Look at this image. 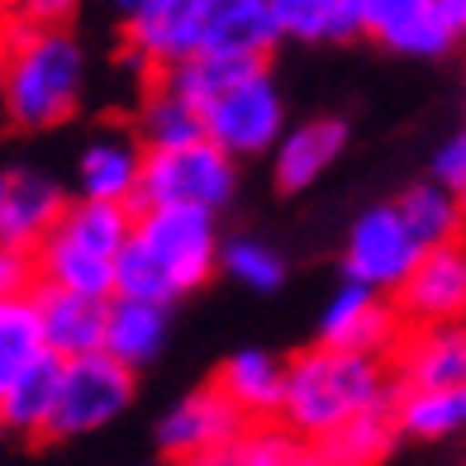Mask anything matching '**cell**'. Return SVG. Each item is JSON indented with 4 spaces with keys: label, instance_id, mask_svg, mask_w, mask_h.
<instances>
[{
    "label": "cell",
    "instance_id": "30",
    "mask_svg": "<svg viewBox=\"0 0 466 466\" xmlns=\"http://www.w3.org/2000/svg\"><path fill=\"white\" fill-rule=\"evenodd\" d=\"M219 271H228L248 290H277L286 281V258L258 238H228L219 248Z\"/></svg>",
    "mask_w": 466,
    "mask_h": 466
},
{
    "label": "cell",
    "instance_id": "21",
    "mask_svg": "<svg viewBox=\"0 0 466 466\" xmlns=\"http://www.w3.org/2000/svg\"><path fill=\"white\" fill-rule=\"evenodd\" d=\"M167 343V305L138 300V295H110L105 309V352H115L119 362L134 371L147 367Z\"/></svg>",
    "mask_w": 466,
    "mask_h": 466
},
{
    "label": "cell",
    "instance_id": "28",
    "mask_svg": "<svg viewBox=\"0 0 466 466\" xmlns=\"http://www.w3.org/2000/svg\"><path fill=\"white\" fill-rule=\"evenodd\" d=\"M215 461L219 466H300L319 457H314V442L305 433H295L286 419H248L238 438Z\"/></svg>",
    "mask_w": 466,
    "mask_h": 466
},
{
    "label": "cell",
    "instance_id": "29",
    "mask_svg": "<svg viewBox=\"0 0 466 466\" xmlns=\"http://www.w3.org/2000/svg\"><path fill=\"white\" fill-rule=\"evenodd\" d=\"M395 205H400V215H405V224L414 228V238H419L423 248L452 243V238H461V228H466L461 196H457L448 181H438V177L410 186Z\"/></svg>",
    "mask_w": 466,
    "mask_h": 466
},
{
    "label": "cell",
    "instance_id": "9",
    "mask_svg": "<svg viewBox=\"0 0 466 466\" xmlns=\"http://www.w3.org/2000/svg\"><path fill=\"white\" fill-rule=\"evenodd\" d=\"M248 423V414L209 380V386L181 395L172 410L157 419V448L172 461H215L238 429Z\"/></svg>",
    "mask_w": 466,
    "mask_h": 466
},
{
    "label": "cell",
    "instance_id": "12",
    "mask_svg": "<svg viewBox=\"0 0 466 466\" xmlns=\"http://www.w3.org/2000/svg\"><path fill=\"white\" fill-rule=\"evenodd\" d=\"M395 305L405 314V329L419 324H466V243L423 248V258L395 290Z\"/></svg>",
    "mask_w": 466,
    "mask_h": 466
},
{
    "label": "cell",
    "instance_id": "16",
    "mask_svg": "<svg viewBox=\"0 0 466 466\" xmlns=\"http://www.w3.org/2000/svg\"><path fill=\"white\" fill-rule=\"evenodd\" d=\"M367 34L405 57H442L461 38L438 0H371Z\"/></svg>",
    "mask_w": 466,
    "mask_h": 466
},
{
    "label": "cell",
    "instance_id": "22",
    "mask_svg": "<svg viewBox=\"0 0 466 466\" xmlns=\"http://www.w3.org/2000/svg\"><path fill=\"white\" fill-rule=\"evenodd\" d=\"M395 423L400 438L442 442L466 429V380L452 386H400L395 390Z\"/></svg>",
    "mask_w": 466,
    "mask_h": 466
},
{
    "label": "cell",
    "instance_id": "2",
    "mask_svg": "<svg viewBox=\"0 0 466 466\" xmlns=\"http://www.w3.org/2000/svg\"><path fill=\"white\" fill-rule=\"evenodd\" d=\"M395 390L400 380H395V367H386V357L314 343L295 362H286L281 419L309 442H319L352 414H362L371 405H390Z\"/></svg>",
    "mask_w": 466,
    "mask_h": 466
},
{
    "label": "cell",
    "instance_id": "3",
    "mask_svg": "<svg viewBox=\"0 0 466 466\" xmlns=\"http://www.w3.org/2000/svg\"><path fill=\"white\" fill-rule=\"evenodd\" d=\"M86 67H91L86 48H81V38L67 25H57V29L15 25L5 86H0L5 119L29 134L67 124L81 110V96H86Z\"/></svg>",
    "mask_w": 466,
    "mask_h": 466
},
{
    "label": "cell",
    "instance_id": "18",
    "mask_svg": "<svg viewBox=\"0 0 466 466\" xmlns=\"http://www.w3.org/2000/svg\"><path fill=\"white\" fill-rule=\"evenodd\" d=\"M400 386H452L466 380V324H419L390 352Z\"/></svg>",
    "mask_w": 466,
    "mask_h": 466
},
{
    "label": "cell",
    "instance_id": "20",
    "mask_svg": "<svg viewBox=\"0 0 466 466\" xmlns=\"http://www.w3.org/2000/svg\"><path fill=\"white\" fill-rule=\"evenodd\" d=\"M215 386L238 405L248 419H281V400H286V362L262 348H243L219 367Z\"/></svg>",
    "mask_w": 466,
    "mask_h": 466
},
{
    "label": "cell",
    "instance_id": "1",
    "mask_svg": "<svg viewBox=\"0 0 466 466\" xmlns=\"http://www.w3.org/2000/svg\"><path fill=\"white\" fill-rule=\"evenodd\" d=\"M177 91L196 100L205 119V138L228 147L233 157L271 153L286 134V100L277 91L267 57H224V53H190L157 72Z\"/></svg>",
    "mask_w": 466,
    "mask_h": 466
},
{
    "label": "cell",
    "instance_id": "26",
    "mask_svg": "<svg viewBox=\"0 0 466 466\" xmlns=\"http://www.w3.org/2000/svg\"><path fill=\"white\" fill-rule=\"evenodd\" d=\"M400 442V423H395V400L390 405H371L362 414H352L348 423H338L329 438L314 442L319 461H343V466H371L380 457H390Z\"/></svg>",
    "mask_w": 466,
    "mask_h": 466
},
{
    "label": "cell",
    "instance_id": "11",
    "mask_svg": "<svg viewBox=\"0 0 466 466\" xmlns=\"http://www.w3.org/2000/svg\"><path fill=\"white\" fill-rule=\"evenodd\" d=\"M277 0H190V48L224 57H267L281 44Z\"/></svg>",
    "mask_w": 466,
    "mask_h": 466
},
{
    "label": "cell",
    "instance_id": "15",
    "mask_svg": "<svg viewBox=\"0 0 466 466\" xmlns=\"http://www.w3.org/2000/svg\"><path fill=\"white\" fill-rule=\"evenodd\" d=\"M62 209H67V190L53 177L0 162V238L34 248L62 219Z\"/></svg>",
    "mask_w": 466,
    "mask_h": 466
},
{
    "label": "cell",
    "instance_id": "31",
    "mask_svg": "<svg viewBox=\"0 0 466 466\" xmlns=\"http://www.w3.org/2000/svg\"><path fill=\"white\" fill-rule=\"evenodd\" d=\"M76 10H81V0H10L5 15L29 29H57V25H72Z\"/></svg>",
    "mask_w": 466,
    "mask_h": 466
},
{
    "label": "cell",
    "instance_id": "36",
    "mask_svg": "<svg viewBox=\"0 0 466 466\" xmlns=\"http://www.w3.org/2000/svg\"><path fill=\"white\" fill-rule=\"evenodd\" d=\"M457 196H461V209H466V181H461V186H457Z\"/></svg>",
    "mask_w": 466,
    "mask_h": 466
},
{
    "label": "cell",
    "instance_id": "37",
    "mask_svg": "<svg viewBox=\"0 0 466 466\" xmlns=\"http://www.w3.org/2000/svg\"><path fill=\"white\" fill-rule=\"evenodd\" d=\"M0 10H10V0H0Z\"/></svg>",
    "mask_w": 466,
    "mask_h": 466
},
{
    "label": "cell",
    "instance_id": "7",
    "mask_svg": "<svg viewBox=\"0 0 466 466\" xmlns=\"http://www.w3.org/2000/svg\"><path fill=\"white\" fill-rule=\"evenodd\" d=\"M238 190V157L215 138H190L177 147H147L138 205H200L219 209Z\"/></svg>",
    "mask_w": 466,
    "mask_h": 466
},
{
    "label": "cell",
    "instance_id": "24",
    "mask_svg": "<svg viewBox=\"0 0 466 466\" xmlns=\"http://www.w3.org/2000/svg\"><path fill=\"white\" fill-rule=\"evenodd\" d=\"M57 380H62V357L48 352L44 362H34L5 395H0V414H5V429L15 438L48 442V423H53V405H57Z\"/></svg>",
    "mask_w": 466,
    "mask_h": 466
},
{
    "label": "cell",
    "instance_id": "14",
    "mask_svg": "<svg viewBox=\"0 0 466 466\" xmlns=\"http://www.w3.org/2000/svg\"><path fill=\"white\" fill-rule=\"evenodd\" d=\"M143 162H147V147H143L138 134H129V129H100L96 138L81 143V153H76V196L138 205Z\"/></svg>",
    "mask_w": 466,
    "mask_h": 466
},
{
    "label": "cell",
    "instance_id": "25",
    "mask_svg": "<svg viewBox=\"0 0 466 466\" xmlns=\"http://www.w3.org/2000/svg\"><path fill=\"white\" fill-rule=\"evenodd\" d=\"M44 357H48V338H44V319H38L34 286L5 295L0 300V395Z\"/></svg>",
    "mask_w": 466,
    "mask_h": 466
},
{
    "label": "cell",
    "instance_id": "35",
    "mask_svg": "<svg viewBox=\"0 0 466 466\" xmlns=\"http://www.w3.org/2000/svg\"><path fill=\"white\" fill-rule=\"evenodd\" d=\"M5 433H10V429H5V414H0V442H5Z\"/></svg>",
    "mask_w": 466,
    "mask_h": 466
},
{
    "label": "cell",
    "instance_id": "17",
    "mask_svg": "<svg viewBox=\"0 0 466 466\" xmlns=\"http://www.w3.org/2000/svg\"><path fill=\"white\" fill-rule=\"evenodd\" d=\"M34 300H38V319H44L48 352L81 357V352L105 348V309H110V295H86V290L34 281Z\"/></svg>",
    "mask_w": 466,
    "mask_h": 466
},
{
    "label": "cell",
    "instance_id": "8",
    "mask_svg": "<svg viewBox=\"0 0 466 466\" xmlns=\"http://www.w3.org/2000/svg\"><path fill=\"white\" fill-rule=\"evenodd\" d=\"M423 258V243L414 238V228L405 224L400 205H371L357 215L348 228V248H343V277L362 281L376 290H400V281L414 271Z\"/></svg>",
    "mask_w": 466,
    "mask_h": 466
},
{
    "label": "cell",
    "instance_id": "33",
    "mask_svg": "<svg viewBox=\"0 0 466 466\" xmlns=\"http://www.w3.org/2000/svg\"><path fill=\"white\" fill-rule=\"evenodd\" d=\"M433 177L448 181L452 190L466 181V129H461L457 138H448V143H442L438 153H433Z\"/></svg>",
    "mask_w": 466,
    "mask_h": 466
},
{
    "label": "cell",
    "instance_id": "27",
    "mask_svg": "<svg viewBox=\"0 0 466 466\" xmlns=\"http://www.w3.org/2000/svg\"><path fill=\"white\" fill-rule=\"evenodd\" d=\"M134 134L143 138V147H177V143H190V138H205V119H200L196 100H190L186 91H177L172 81L153 76V86H147L143 100H138Z\"/></svg>",
    "mask_w": 466,
    "mask_h": 466
},
{
    "label": "cell",
    "instance_id": "10",
    "mask_svg": "<svg viewBox=\"0 0 466 466\" xmlns=\"http://www.w3.org/2000/svg\"><path fill=\"white\" fill-rule=\"evenodd\" d=\"M400 338H405V314H400L395 295L362 286V281H348V277L329 295V305L319 314V343H333V348L390 357Z\"/></svg>",
    "mask_w": 466,
    "mask_h": 466
},
{
    "label": "cell",
    "instance_id": "32",
    "mask_svg": "<svg viewBox=\"0 0 466 466\" xmlns=\"http://www.w3.org/2000/svg\"><path fill=\"white\" fill-rule=\"evenodd\" d=\"M29 286H34V252L0 238V300L15 290H29Z\"/></svg>",
    "mask_w": 466,
    "mask_h": 466
},
{
    "label": "cell",
    "instance_id": "34",
    "mask_svg": "<svg viewBox=\"0 0 466 466\" xmlns=\"http://www.w3.org/2000/svg\"><path fill=\"white\" fill-rule=\"evenodd\" d=\"M10 34H15V25H10V15L0 10V86H5V62H10Z\"/></svg>",
    "mask_w": 466,
    "mask_h": 466
},
{
    "label": "cell",
    "instance_id": "4",
    "mask_svg": "<svg viewBox=\"0 0 466 466\" xmlns=\"http://www.w3.org/2000/svg\"><path fill=\"white\" fill-rule=\"evenodd\" d=\"M134 219H138V205L91 200V196L67 200L62 219L29 248L34 281L86 290V295H115V262L124 243L134 238Z\"/></svg>",
    "mask_w": 466,
    "mask_h": 466
},
{
    "label": "cell",
    "instance_id": "19",
    "mask_svg": "<svg viewBox=\"0 0 466 466\" xmlns=\"http://www.w3.org/2000/svg\"><path fill=\"white\" fill-rule=\"evenodd\" d=\"M343 147H348V124L343 119L319 115V119L295 124V129H286L277 138V147H271V153H277L271 157L277 186L281 190H309L338 157H343Z\"/></svg>",
    "mask_w": 466,
    "mask_h": 466
},
{
    "label": "cell",
    "instance_id": "23",
    "mask_svg": "<svg viewBox=\"0 0 466 466\" xmlns=\"http://www.w3.org/2000/svg\"><path fill=\"white\" fill-rule=\"evenodd\" d=\"M277 19L295 44H343L367 34L371 0H277Z\"/></svg>",
    "mask_w": 466,
    "mask_h": 466
},
{
    "label": "cell",
    "instance_id": "13",
    "mask_svg": "<svg viewBox=\"0 0 466 466\" xmlns=\"http://www.w3.org/2000/svg\"><path fill=\"white\" fill-rule=\"evenodd\" d=\"M190 53V0H124V57L138 72L157 76Z\"/></svg>",
    "mask_w": 466,
    "mask_h": 466
},
{
    "label": "cell",
    "instance_id": "6",
    "mask_svg": "<svg viewBox=\"0 0 466 466\" xmlns=\"http://www.w3.org/2000/svg\"><path fill=\"white\" fill-rule=\"evenodd\" d=\"M134 405V367L119 362L115 352H81L62 357V380H57V405L48 423V442H76L91 438Z\"/></svg>",
    "mask_w": 466,
    "mask_h": 466
},
{
    "label": "cell",
    "instance_id": "5",
    "mask_svg": "<svg viewBox=\"0 0 466 466\" xmlns=\"http://www.w3.org/2000/svg\"><path fill=\"white\" fill-rule=\"evenodd\" d=\"M134 243L162 267L177 300L215 277L219 248H224L215 209H200V205H138Z\"/></svg>",
    "mask_w": 466,
    "mask_h": 466
}]
</instances>
